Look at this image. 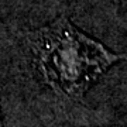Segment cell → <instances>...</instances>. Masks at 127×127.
<instances>
[{
	"instance_id": "7a4b0ae2",
	"label": "cell",
	"mask_w": 127,
	"mask_h": 127,
	"mask_svg": "<svg viewBox=\"0 0 127 127\" xmlns=\"http://www.w3.org/2000/svg\"><path fill=\"white\" fill-rule=\"evenodd\" d=\"M0 127H3V120H1V116H0Z\"/></svg>"
},
{
	"instance_id": "6da1fadb",
	"label": "cell",
	"mask_w": 127,
	"mask_h": 127,
	"mask_svg": "<svg viewBox=\"0 0 127 127\" xmlns=\"http://www.w3.org/2000/svg\"><path fill=\"white\" fill-rule=\"evenodd\" d=\"M31 50L47 85L73 99L82 97L112 65L127 59L81 31L65 16L32 34Z\"/></svg>"
}]
</instances>
